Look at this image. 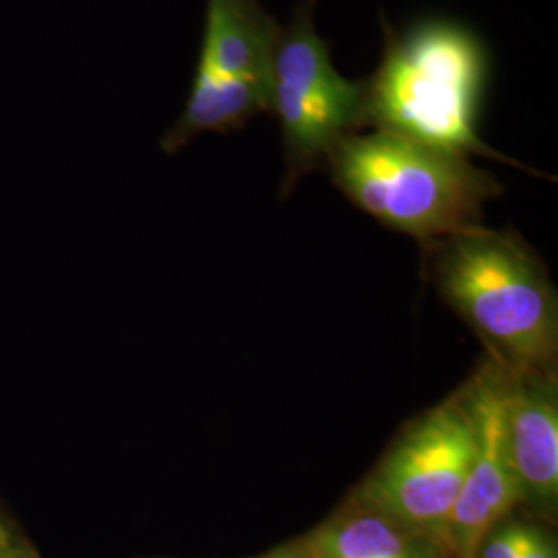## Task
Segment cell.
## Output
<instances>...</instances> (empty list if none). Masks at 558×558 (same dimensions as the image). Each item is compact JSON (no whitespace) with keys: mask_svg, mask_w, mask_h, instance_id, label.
<instances>
[{"mask_svg":"<svg viewBox=\"0 0 558 558\" xmlns=\"http://www.w3.org/2000/svg\"><path fill=\"white\" fill-rule=\"evenodd\" d=\"M315 9V0L296 2L274 59L269 114L281 126L288 184L325 163L343 137L366 129L364 81L336 71L329 44L317 32Z\"/></svg>","mask_w":558,"mask_h":558,"instance_id":"cell-5","label":"cell"},{"mask_svg":"<svg viewBox=\"0 0 558 558\" xmlns=\"http://www.w3.org/2000/svg\"><path fill=\"white\" fill-rule=\"evenodd\" d=\"M474 424L468 476L447 527V548L458 558L478 557L486 536L523 500L505 424L507 371L495 360L468 383Z\"/></svg>","mask_w":558,"mask_h":558,"instance_id":"cell-7","label":"cell"},{"mask_svg":"<svg viewBox=\"0 0 558 558\" xmlns=\"http://www.w3.org/2000/svg\"><path fill=\"white\" fill-rule=\"evenodd\" d=\"M281 29L260 0H207L193 87L179 120L161 140L177 154L203 133H232L269 112Z\"/></svg>","mask_w":558,"mask_h":558,"instance_id":"cell-4","label":"cell"},{"mask_svg":"<svg viewBox=\"0 0 558 558\" xmlns=\"http://www.w3.org/2000/svg\"><path fill=\"white\" fill-rule=\"evenodd\" d=\"M339 191L383 226L422 242L480 226L499 182L470 158L389 133H354L327 161Z\"/></svg>","mask_w":558,"mask_h":558,"instance_id":"cell-3","label":"cell"},{"mask_svg":"<svg viewBox=\"0 0 558 558\" xmlns=\"http://www.w3.org/2000/svg\"><path fill=\"white\" fill-rule=\"evenodd\" d=\"M440 294L509 373H555V288L532 248L513 232L474 226L428 242Z\"/></svg>","mask_w":558,"mask_h":558,"instance_id":"cell-2","label":"cell"},{"mask_svg":"<svg viewBox=\"0 0 558 558\" xmlns=\"http://www.w3.org/2000/svg\"><path fill=\"white\" fill-rule=\"evenodd\" d=\"M474 424L465 393L414 422L364 484L360 507L377 511L403 532L447 546L449 518L468 476Z\"/></svg>","mask_w":558,"mask_h":558,"instance_id":"cell-6","label":"cell"},{"mask_svg":"<svg viewBox=\"0 0 558 558\" xmlns=\"http://www.w3.org/2000/svg\"><path fill=\"white\" fill-rule=\"evenodd\" d=\"M505 424L523 500L536 502L539 507H555L558 497V393L555 373L507 371Z\"/></svg>","mask_w":558,"mask_h":558,"instance_id":"cell-8","label":"cell"},{"mask_svg":"<svg viewBox=\"0 0 558 558\" xmlns=\"http://www.w3.org/2000/svg\"><path fill=\"white\" fill-rule=\"evenodd\" d=\"M311 553L317 558H420L408 532L366 507L323 525L313 536Z\"/></svg>","mask_w":558,"mask_h":558,"instance_id":"cell-9","label":"cell"},{"mask_svg":"<svg viewBox=\"0 0 558 558\" xmlns=\"http://www.w3.org/2000/svg\"><path fill=\"white\" fill-rule=\"evenodd\" d=\"M269 558H317V557H315V555H313V553H311V555H290V553H288V555H286V553H283V555H276V557H269Z\"/></svg>","mask_w":558,"mask_h":558,"instance_id":"cell-12","label":"cell"},{"mask_svg":"<svg viewBox=\"0 0 558 558\" xmlns=\"http://www.w3.org/2000/svg\"><path fill=\"white\" fill-rule=\"evenodd\" d=\"M383 23V59L364 81V122L373 131L416 141L456 156H480L532 168L480 140L478 114L488 80V52L456 21H418L405 29Z\"/></svg>","mask_w":558,"mask_h":558,"instance_id":"cell-1","label":"cell"},{"mask_svg":"<svg viewBox=\"0 0 558 558\" xmlns=\"http://www.w3.org/2000/svg\"><path fill=\"white\" fill-rule=\"evenodd\" d=\"M527 523H500L480 546L476 558H523Z\"/></svg>","mask_w":558,"mask_h":558,"instance_id":"cell-10","label":"cell"},{"mask_svg":"<svg viewBox=\"0 0 558 558\" xmlns=\"http://www.w3.org/2000/svg\"><path fill=\"white\" fill-rule=\"evenodd\" d=\"M0 558H40L17 527L0 513Z\"/></svg>","mask_w":558,"mask_h":558,"instance_id":"cell-11","label":"cell"}]
</instances>
